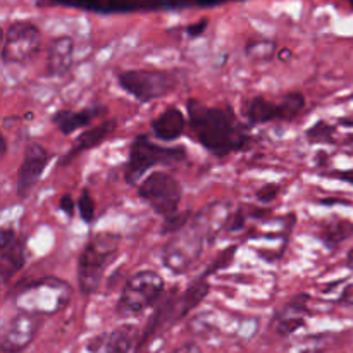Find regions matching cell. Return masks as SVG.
Segmentation results:
<instances>
[{"label":"cell","mask_w":353,"mask_h":353,"mask_svg":"<svg viewBox=\"0 0 353 353\" xmlns=\"http://www.w3.org/2000/svg\"><path fill=\"white\" fill-rule=\"evenodd\" d=\"M186 116L195 140L216 157L236 154L250 141L248 128L228 105H205L200 100L190 99Z\"/></svg>","instance_id":"obj_1"},{"label":"cell","mask_w":353,"mask_h":353,"mask_svg":"<svg viewBox=\"0 0 353 353\" xmlns=\"http://www.w3.org/2000/svg\"><path fill=\"white\" fill-rule=\"evenodd\" d=\"M72 290L69 283L55 276L24 281L17 285L12 292V302L17 310L40 314V316H54L71 302Z\"/></svg>","instance_id":"obj_2"},{"label":"cell","mask_w":353,"mask_h":353,"mask_svg":"<svg viewBox=\"0 0 353 353\" xmlns=\"http://www.w3.org/2000/svg\"><path fill=\"white\" fill-rule=\"evenodd\" d=\"M121 247V234L103 231L97 233L78 259V286L83 295H92L100 288L107 268L116 261Z\"/></svg>","instance_id":"obj_3"},{"label":"cell","mask_w":353,"mask_h":353,"mask_svg":"<svg viewBox=\"0 0 353 353\" xmlns=\"http://www.w3.org/2000/svg\"><path fill=\"white\" fill-rule=\"evenodd\" d=\"M188 154L181 145L176 147H162L152 141L147 134H138L130 147L126 168H124V179L128 185H138L140 179L157 165H176L185 162Z\"/></svg>","instance_id":"obj_4"},{"label":"cell","mask_w":353,"mask_h":353,"mask_svg":"<svg viewBox=\"0 0 353 353\" xmlns=\"http://www.w3.org/2000/svg\"><path fill=\"white\" fill-rule=\"evenodd\" d=\"M165 292V281L157 271L143 269L134 272L123 286L119 300L116 303V314L119 317H134L152 309Z\"/></svg>","instance_id":"obj_5"},{"label":"cell","mask_w":353,"mask_h":353,"mask_svg":"<svg viewBox=\"0 0 353 353\" xmlns=\"http://www.w3.org/2000/svg\"><path fill=\"white\" fill-rule=\"evenodd\" d=\"M207 241H210V238L192 219L185 230L171 234L162 250V264L172 274H186L202 257Z\"/></svg>","instance_id":"obj_6"},{"label":"cell","mask_w":353,"mask_h":353,"mask_svg":"<svg viewBox=\"0 0 353 353\" xmlns=\"http://www.w3.org/2000/svg\"><path fill=\"white\" fill-rule=\"evenodd\" d=\"M117 83L134 100L147 103L169 95L178 86V76L162 69H130L119 72Z\"/></svg>","instance_id":"obj_7"},{"label":"cell","mask_w":353,"mask_h":353,"mask_svg":"<svg viewBox=\"0 0 353 353\" xmlns=\"http://www.w3.org/2000/svg\"><path fill=\"white\" fill-rule=\"evenodd\" d=\"M303 109H305V97L299 92H293L286 93L278 102L265 97H252L243 102L241 114L250 126H257V124L276 123V121L292 123L302 114Z\"/></svg>","instance_id":"obj_8"},{"label":"cell","mask_w":353,"mask_h":353,"mask_svg":"<svg viewBox=\"0 0 353 353\" xmlns=\"http://www.w3.org/2000/svg\"><path fill=\"white\" fill-rule=\"evenodd\" d=\"M138 196L162 217H169L179 210L183 188L178 179L165 171H154L138 185Z\"/></svg>","instance_id":"obj_9"},{"label":"cell","mask_w":353,"mask_h":353,"mask_svg":"<svg viewBox=\"0 0 353 353\" xmlns=\"http://www.w3.org/2000/svg\"><path fill=\"white\" fill-rule=\"evenodd\" d=\"M41 33L31 21H14L7 26L2 41L3 64H26L40 50Z\"/></svg>","instance_id":"obj_10"},{"label":"cell","mask_w":353,"mask_h":353,"mask_svg":"<svg viewBox=\"0 0 353 353\" xmlns=\"http://www.w3.org/2000/svg\"><path fill=\"white\" fill-rule=\"evenodd\" d=\"M43 326V316L26 310H17L16 316L7 323L0 336L2 353H23L33 343L38 331Z\"/></svg>","instance_id":"obj_11"},{"label":"cell","mask_w":353,"mask_h":353,"mask_svg":"<svg viewBox=\"0 0 353 353\" xmlns=\"http://www.w3.org/2000/svg\"><path fill=\"white\" fill-rule=\"evenodd\" d=\"M52 161V154L40 143H30L24 150V157L17 169L16 193L19 199H28L34 186L40 181L41 174Z\"/></svg>","instance_id":"obj_12"},{"label":"cell","mask_w":353,"mask_h":353,"mask_svg":"<svg viewBox=\"0 0 353 353\" xmlns=\"http://www.w3.org/2000/svg\"><path fill=\"white\" fill-rule=\"evenodd\" d=\"M24 262H26L24 240L17 236L12 228H2V231H0V278H2V285H9L10 279L24 268Z\"/></svg>","instance_id":"obj_13"},{"label":"cell","mask_w":353,"mask_h":353,"mask_svg":"<svg viewBox=\"0 0 353 353\" xmlns=\"http://www.w3.org/2000/svg\"><path fill=\"white\" fill-rule=\"evenodd\" d=\"M138 330L133 324H123L110 331L95 334L86 343L88 353H131L137 347Z\"/></svg>","instance_id":"obj_14"},{"label":"cell","mask_w":353,"mask_h":353,"mask_svg":"<svg viewBox=\"0 0 353 353\" xmlns=\"http://www.w3.org/2000/svg\"><path fill=\"white\" fill-rule=\"evenodd\" d=\"M74 64V40L68 34L52 40L47 50V74L50 78H64Z\"/></svg>","instance_id":"obj_15"},{"label":"cell","mask_w":353,"mask_h":353,"mask_svg":"<svg viewBox=\"0 0 353 353\" xmlns=\"http://www.w3.org/2000/svg\"><path fill=\"white\" fill-rule=\"evenodd\" d=\"M186 126H188V116H185L176 105L165 107L150 123L154 137L162 141H176L185 133Z\"/></svg>","instance_id":"obj_16"},{"label":"cell","mask_w":353,"mask_h":353,"mask_svg":"<svg viewBox=\"0 0 353 353\" xmlns=\"http://www.w3.org/2000/svg\"><path fill=\"white\" fill-rule=\"evenodd\" d=\"M116 130H117L116 119H105V121H102V123L97 124V126L88 128V130L83 131V133L76 138V141L72 143V147L69 148L68 154L62 157L61 164L62 165L69 164V162H71L76 155L99 147V145L103 143V141H105L107 138H109Z\"/></svg>","instance_id":"obj_17"},{"label":"cell","mask_w":353,"mask_h":353,"mask_svg":"<svg viewBox=\"0 0 353 353\" xmlns=\"http://www.w3.org/2000/svg\"><path fill=\"white\" fill-rule=\"evenodd\" d=\"M210 285L207 281L205 276H199L193 283H190L188 288L181 293L179 296H174V324L178 321L185 319L193 309L203 302L207 295H209Z\"/></svg>","instance_id":"obj_18"},{"label":"cell","mask_w":353,"mask_h":353,"mask_svg":"<svg viewBox=\"0 0 353 353\" xmlns=\"http://www.w3.org/2000/svg\"><path fill=\"white\" fill-rule=\"evenodd\" d=\"M305 302H302V300H293L281 312L276 314L274 321H272V327H274L279 336H290L295 331H299L300 327L305 326Z\"/></svg>","instance_id":"obj_19"},{"label":"cell","mask_w":353,"mask_h":353,"mask_svg":"<svg viewBox=\"0 0 353 353\" xmlns=\"http://www.w3.org/2000/svg\"><path fill=\"white\" fill-rule=\"evenodd\" d=\"M105 112V109H86V110H69L62 109L52 116V123L57 126V130L62 134L69 137L74 131L86 128L93 121V117H97L99 114Z\"/></svg>","instance_id":"obj_20"},{"label":"cell","mask_w":353,"mask_h":353,"mask_svg":"<svg viewBox=\"0 0 353 353\" xmlns=\"http://www.w3.org/2000/svg\"><path fill=\"white\" fill-rule=\"evenodd\" d=\"M353 234V224L348 221H336V223H331L321 231V240L327 245V247H338L341 241H345L347 238H350Z\"/></svg>","instance_id":"obj_21"},{"label":"cell","mask_w":353,"mask_h":353,"mask_svg":"<svg viewBox=\"0 0 353 353\" xmlns=\"http://www.w3.org/2000/svg\"><path fill=\"white\" fill-rule=\"evenodd\" d=\"M245 52L254 61H269L276 54V43L272 40H254L248 41Z\"/></svg>","instance_id":"obj_22"},{"label":"cell","mask_w":353,"mask_h":353,"mask_svg":"<svg viewBox=\"0 0 353 353\" xmlns=\"http://www.w3.org/2000/svg\"><path fill=\"white\" fill-rule=\"evenodd\" d=\"M193 219L192 210H185V212H176L172 216L164 217V224H162V234H174L185 230Z\"/></svg>","instance_id":"obj_23"},{"label":"cell","mask_w":353,"mask_h":353,"mask_svg":"<svg viewBox=\"0 0 353 353\" xmlns=\"http://www.w3.org/2000/svg\"><path fill=\"white\" fill-rule=\"evenodd\" d=\"M305 134L310 143H333L334 141V128L327 124L326 121L316 123L307 130Z\"/></svg>","instance_id":"obj_24"},{"label":"cell","mask_w":353,"mask_h":353,"mask_svg":"<svg viewBox=\"0 0 353 353\" xmlns=\"http://www.w3.org/2000/svg\"><path fill=\"white\" fill-rule=\"evenodd\" d=\"M78 210L79 217L85 224H92L95 221V200L92 199L90 192L86 188H83L81 195L78 200Z\"/></svg>","instance_id":"obj_25"},{"label":"cell","mask_w":353,"mask_h":353,"mask_svg":"<svg viewBox=\"0 0 353 353\" xmlns=\"http://www.w3.org/2000/svg\"><path fill=\"white\" fill-rule=\"evenodd\" d=\"M234 254H236V247H230V248H226V250H224L223 254H219V255H217L216 262H214V264L210 265V269H209V271H205V272H203V276H205V278H209L210 274H214V272H216V271H219V269H224V268H228V265H230L231 262H233V259H234Z\"/></svg>","instance_id":"obj_26"},{"label":"cell","mask_w":353,"mask_h":353,"mask_svg":"<svg viewBox=\"0 0 353 353\" xmlns=\"http://www.w3.org/2000/svg\"><path fill=\"white\" fill-rule=\"evenodd\" d=\"M281 193V186L276 185V183H269V185H264L262 188L257 190L255 196L261 203H269L272 200H276V196Z\"/></svg>","instance_id":"obj_27"},{"label":"cell","mask_w":353,"mask_h":353,"mask_svg":"<svg viewBox=\"0 0 353 353\" xmlns=\"http://www.w3.org/2000/svg\"><path fill=\"white\" fill-rule=\"evenodd\" d=\"M245 221H247V217H245L243 209H238L233 216L228 217L226 221L228 231H234V233H236V231H240L241 228L245 226Z\"/></svg>","instance_id":"obj_28"},{"label":"cell","mask_w":353,"mask_h":353,"mask_svg":"<svg viewBox=\"0 0 353 353\" xmlns=\"http://www.w3.org/2000/svg\"><path fill=\"white\" fill-rule=\"evenodd\" d=\"M76 205H78V203H74V200L71 199V196L69 195H64L61 199V203H59V207H61V210L62 212L65 214V216L69 217V219H71L72 216H74V209H76Z\"/></svg>","instance_id":"obj_29"},{"label":"cell","mask_w":353,"mask_h":353,"mask_svg":"<svg viewBox=\"0 0 353 353\" xmlns=\"http://www.w3.org/2000/svg\"><path fill=\"white\" fill-rule=\"evenodd\" d=\"M169 353H203L202 348L195 343V341H188V343H183L179 347H176L174 350Z\"/></svg>","instance_id":"obj_30"},{"label":"cell","mask_w":353,"mask_h":353,"mask_svg":"<svg viewBox=\"0 0 353 353\" xmlns=\"http://www.w3.org/2000/svg\"><path fill=\"white\" fill-rule=\"evenodd\" d=\"M207 24H209V23H207L205 19L199 21V23H195V24H192V26H188V28H186V33H188L190 37H193V38L200 37V34H202L203 31H205Z\"/></svg>","instance_id":"obj_31"},{"label":"cell","mask_w":353,"mask_h":353,"mask_svg":"<svg viewBox=\"0 0 353 353\" xmlns=\"http://www.w3.org/2000/svg\"><path fill=\"white\" fill-rule=\"evenodd\" d=\"M341 302L347 303V305H353V285L345 290L343 295H341Z\"/></svg>","instance_id":"obj_32"},{"label":"cell","mask_w":353,"mask_h":353,"mask_svg":"<svg viewBox=\"0 0 353 353\" xmlns=\"http://www.w3.org/2000/svg\"><path fill=\"white\" fill-rule=\"evenodd\" d=\"M334 174H336L338 178L345 179V181L352 183V185H353V169H352V171H340V172H334Z\"/></svg>","instance_id":"obj_33"},{"label":"cell","mask_w":353,"mask_h":353,"mask_svg":"<svg viewBox=\"0 0 353 353\" xmlns=\"http://www.w3.org/2000/svg\"><path fill=\"white\" fill-rule=\"evenodd\" d=\"M7 152V141H6V137H2V155H6Z\"/></svg>","instance_id":"obj_34"},{"label":"cell","mask_w":353,"mask_h":353,"mask_svg":"<svg viewBox=\"0 0 353 353\" xmlns=\"http://www.w3.org/2000/svg\"><path fill=\"white\" fill-rule=\"evenodd\" d=\"M348 264H350L352 268H353V248H352L350 252H348Z\"/></svg>","instance_id":"obj_35"}]
</instances>
